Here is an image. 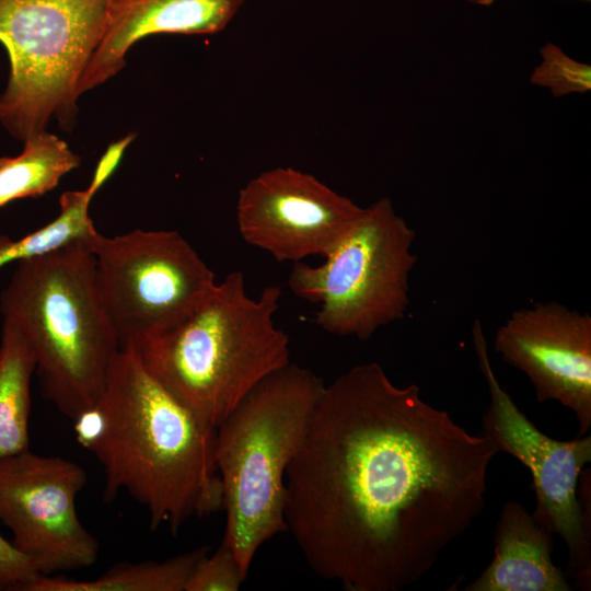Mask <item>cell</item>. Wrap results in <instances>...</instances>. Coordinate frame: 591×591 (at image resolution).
Here are the masks:
<instances>
[{
  "mask_svg": "<svg viewBox=\"0 0 591 591\" xmlns=\"http://www.w3.org/2000/svg\"><path fill=\"white\" fill-rule=\"evenodd\" d=\"M497 453L416 384L357 364L325 384L287 468V531L321 578L399 591L483 512Z\"/></svg>",
  "mask_w": 591,
  "mask_h": 591,
  "instance_id": "1",
  "label": "cell"
},
{
  "mask_svg": "<svg viewBox=\"0 0 591 591\" xmlns=\"http://www.w3.org/2000/svg\"><path fill=\"white\" fill-rule=\"evenodd\" d=\"M74 422L79 443L105 475V499L125 491L146 508L152 530L176 533L193 517L222 509L213 461L216 430L202 424L123 348L97 403Z\"/></svg>",
  "mask_w": 591,
  "mask_h": 591,
  "instance_id": "2",
  "label": "cell"
},
{
  "mask_svg": "<svg viewBox=\"0 0 591 591\" xmlns=\"http://www.w3.org/2000/svg\"><path fill=\"white\" fill-rule=\"evenodd\" d=\"M281 289L257 298L230 273L186 318L131 348L150 374L202 424L217 429L265 378L290 363L275 324Z\"/></svg>",
  "mask_w": 591,
  "mask_h": 591,
  "instance_id": "3",
  "label": "cell"
},
{
  "mask_svg": "<svg viewBox=\"0 0 591 591\" xmlns=\"http://www.w3.org/2000/svg\"><path fill=\"white\" fill-rule=\"evenodd\" d=\"M91 242L16 262L0 294L3 321L33 350L44 395L72 421L97 403L120 350L99 293Z\"/></svg>",
  "mask_w": 591,
  "mask_h": 591,
  "instance_id": "4",
  "label": "cell"
},
{
  "mask_svg": "<svg viewBox=\"0 0 591 591\" xmlns=\"http://www.w3.org/2000/svg\"><path fill=\"white\" fill-rule=\"evenodd\" d=\"M325 383L289 363L260 381L216 429L213 461L222 485V542L247 576L262 545L286 532V473Z\"/></svg>",
  "mask_w": 591,
  "mask_h": 591,
  "instance_id": "5",
  "label": "cell"
},
{
  "mask_svg": "<svg viewBox=\"0 0 591 591\" xmlns=\"http://www.w3.org/2000/svg\"><path fill=\"white\" fill-rule=\"evenodd\" d=\"M107 0H0V43L10 77L0 94V125L25 141L51 118L70 129L78 84L104 26Z\"/></svg>",
  "mask_w": 591,
  "mask_h": 591,
  "instance_id": "6",
  "label": "cell"
},
{
  "mask_svg": "<svg viewBox=\"0 0 591 591\" xmlns=\"http://www.w3.org/2000/svg\"><path fill=\"white\" fill-rule=\"evenodd\" d=\"M415 239L392 201L382 197L364 208L323 264L293 263L288 286L318 305L315 323L323 331L367 340L407 311Z\"/></svg>",
  "mask_w": 591,
  "mask_h": 591,
  "instance_id": "7",
  "label": "cell"
},
{
  "mask_svg": "<svg viewBox=\"0 0 591 591\" xmlns=\"http://www.w3.org/2000/svg\"><path fill=\"white\" fill-rule=\"evenodd\" d=\"M91 245L99 293L120 349L182 322L217 285L211 269L175 231L97 233Z\"/></svg>",
  "mask_w": 591,
  "mask_h": 591,
  "instance_id": "8",
  "label": "cell"
},
{
  "mask_svg": "<svg viewBox=\"0 0 591 591\" xmlns=\"http://www.w3.org/2000/svg\"><path fill=\"white\" fill-rule=\"evenodd\" d=\"M473 344L489 393L483 415V434L521 462L532 475L536 506L532 515L569 551L576 584L591 587V436L561 441L542 432L500 385L490 363L482 324L474 322Z\"/></svg>",
  "mask_w": 591,
  "mask_h": 591,
  "instance_id": "9",
  "label": "cell"
},
{
  "mask_svg": "<svg viewBox=\"0 0 591 591\" xmlns=\"http://www.w3.org/2000/svg\"><path fill=\"white\" fill-rule=\"evenodd\" d=\"M86 479L78 463L30 449L0 461V521L38 576L96 561L99 542L80 521L76 503Z\"/></svg>",
  "mask_w": 591,
  "mask_h": 591,
  "instance_id": "10",
  "label": "cell"
},
{
  "mask_svg": "<svg viewBox=\"0 0 591 591\" xmlns=\"http://www.w3.org/2000/svg\"><path fill=\"white\" fill-rule=\"evenodd\" d=\"M364 208L314 175L276 167L251 179L239 193L241 237L277 262L326 257L347 236Z\"/></svg>",
  "mask_w": 591,
  "mask_h": 591,
  "instance_id": "11",
  "label": "cell"
},
{
  "mask_svg": "<svg viewBox=\"0 0 591 591\" xmlns=\"http://www.w3.org/2000/svg\"><path fill=\"white\" fill-rule=\"evenodd\" d=\"M494 348L522 371L540 403L570 409L579 436L591 428V316L555 302L513 311L496 329Z\"/></svg>",
  "mask_w": 591,
  "mask_h": 591,
  "instance_id": "12",
  "label": "cell"
},
{
  "mask_svg": "<svg viewBox=\"0 0 591 591\" xmlns=\"http://www.w3.org/2000/svg\"><path fill=\"white\" fill-rule=\"evenodd\" d=\"M244 0H107L100 42L78 84V94L117 74L138 40L155 34H213L234 18Z\"/></svg>",
  "mask_w": 591,
  "mask_h": 591,
  "instance_id": "13",
  "label": "cell"
},
{
  "mask_svg": "<svg viewBox=\"0 0 591 591\" xmlns=\"http://www.w3.org/2000/svg\"><path fill=\"white\" fill-rule=\"evenodd\" d=\"M553 534L519 501L507 500L495 532V556L465 591H570L554 564Z\"/></svg>",
  "mask_w": 591,
  "mask_h": 591,
  "instance_id": "14",
  "label": "cell"
},
{
  "mask_svg": "<svg viewBox=\"0 0 591 591\" xmlns=\"http://www.w3.org/2000/svg\"><path fill=\"white\" fill-rule=\"evenodd\" d=\"M35 357L24 336L2 321L0 341V461L30 449L31 382Z\"/></svg>",
  "mask_w": 591,
  "mask_h": 591,
  "instance_id": "15",
  "label": "cell"
},
{
  "mask_svg": "<svg viewBox=\"0 0 591 591\" xmlns=\"http://www.w3.org/2000/svg\"><path fill=\"white\" fill-rule=\"evenodd\" d=\"M206 547L165 560L119 563L91 580L37 576L23 591H185Z\"/></svg>",
  "mask_w": 591,
  "mask_h": 591,
  "instance_id": "16",
  "label": "cell"
},
{
  "mask_svg": "<svg viewBox=\"0 0 591 591\" xmlns=\"http://www.w3.org/2000/svg\"><path fill=\"white\" fill-rule=\"evenodd\" d=\"M23 143L19 155L0 158V207L50 192L80 164L68 144L46 130Z\"/></svg>",
  "mask_w": 591,
  "mask_h": 591,
  "instance_id": "17",
  "label": "cell"
},
{
  "mask_svg": "<svg viewBox=\"0 0 591 591\" xmlns=\"http://www.w3.org/2000/svg\"><path fill=\"white\" fill-rule=\"evenodd\" d=\"M92 198L88 189L65 192L59 199L60 212L53 221L20 240L0 235V268L48 255L78 241H92L99 233L89 216Z\"/></svg>",
  "mask_w": 591,
  "mask_h": 591,
  "instance_id": "18",
  "label": "cell"
},
{
  "mask_svg": "<svg viewBox=\"0 0 591 591\" xmlns=\"http://www.w3.org/2000/svg\"><path fill=\"white\" fill-rule=\"evenodd\" d=\"M541 61L530 81L546 88L555 97L584 93L591 89V67L568 56L552 42L540 49Z\"/></svg>",
  "mask_w": 591,
  "mask_h": 591,
  "instance_id": "19",
  "label": "cell"
},
{
  "mask_svg": "<svg viewBox=\"0 0 591 591\" xmlns=\"http://www.w3.org/2000/svg\"><path fill=\"white\" fill-rule=\"evenodd\" d=\"M245 578L234 553L221 542L198 561L185 591H237Z\"/></svg>",
  "mask_w": 591,
  "mask_h": 591,
  "instance_id": "20",
  "label": "cell"
},
{
  "mask_svg": "<svg viewBox=\"0 0 591 591\" xmlns=\"http://www.w3.org/2000/svg\"><path fill=\"white\" fill-rule=\"evenodd\" d=\"M37 576L30 561L0 533V591H23Z\"/></svg>",
  "mask_w": 591,
  "mask_h": 591,
  "instance_id": "21",
  "label": "cell"
},
{
  "mask_svg": "<svg viewBox=\"0 0 591 591\" xmlns=\"http://www.w3.org/2000/svg\"><path fill=\"white\" fill-rule=\"evenodd\" d=\"M132 138V136H127L112 143L104 152L96 165L91 184L86 188L93 196L113 174Z\"/></svg>",
  "mask_w": 591,
  "mask_h": 591,
  "instance_id": "22",
  "label": "cell"
},
{
  "mask_svg": "<svg viewBox=\"0 0 591 591\" xmlns=\"http://www.w3.org/2000/svg\"><path fill=\"white\" fill-rule=\"evenodd\" d=\"M466 1L474 4H479V5H490L495 0H466Z\"/></svg>",
  "mask_w": 591,
  "mask_h": 591,
  "instance_id": "23",
  "label": "cell"
}]
</instances>
